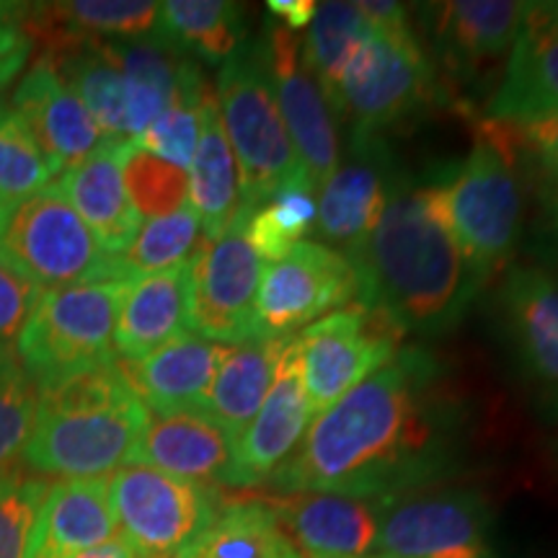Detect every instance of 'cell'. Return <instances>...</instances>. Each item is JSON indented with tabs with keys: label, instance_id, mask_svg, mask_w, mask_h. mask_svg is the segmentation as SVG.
<instances>
[{
	"label": "cell",
	"instance_id": "obj_3",
	"mask_svg": "<svg viewBox=\"0 0 558 558\" xmlns=\"http://www.w3.org/2000/svg\"><path fill=\"white\" fill-rule=\"evenodd\" d=\"M37 393V422L21 456L34 476L104 478L135 463L150 411L117 362Z\"/></svg>",
	"mask_w": 558,
	"mask_h": 558
},
{
	"label": "cell",
	"instance_id": "obj_48",
	"mask_svg": "<svg viewBox=\"0 0 558 558\" xmlns=\"http://www.w3.org/2000/svg\"><path fill=\"white\" fill-rule=\"evenodd\" d=\"M26 58H29V50H21L9 54V58H0V94H3V90L9 88V83L24 70Z\"/></svg>",
	"mask_w": 558,
	"mask_h": 558
},
{
	"label": "cell",
	"instance_id": "obj_8",
	"mask_svg": "<svg viewBox=\"0 0 558 558\" xmlns=\"http://www.w3.org/2000/svg\"><path fill=\"white\" fill-rule=\"evenodd\" d=\"M437 94L435 68L414 29L383 32L373 26L347 62L333 88L331 109L352 122V137H383Z\"/></svg>",
	"mask_w": 558,
	"mask_h": 558
},
{
	"label": "cell",
	"instance_id": "obj_22",
	"mask_svg": "<svg viewBox=\"0 0 558 558\" xmlns=\"http://www.w3.org/2000/svg\"><path fill=\"white\" fill-rule=\"evenodd\" d=\"M233 439L205 411L150 414L135 463L202 486L233 488Z\"/></svg>",
	"mask_w": 558,
	"mask_h": 558
},
{
	"label": "cell",
	"instance_id": "obj_18",
	"mask_svg": "<svg viewBox=\"0 0 558 558\" xmlns=\"http://www.w3.org/2000/svg\"><path fill=\"white\" fill-rule=\"evenodd\" d=\"M9 107L16 111L19 120L37 140L54 177H60L68 166L90 156L107 140L90 111L60 78L50 54H41L21 75Z\"/></svg>",
	"mask_w": 558,
	"mask_h": 558
},
{
	"label": "cell",
	"instance_id": "obj_11",
	"mask_svg": "<svg viewBox=\"0 0 558 558\" xmlns=\"http://www.w3.org/2000/svg\"><path fill=\"white\" fill-rule=\"evenodd\" d=\"M362 300L352 259L318 241H300L264 267L254 311V333L288 339L329 313Z\"/></svg>",
	"mask_w": 558,
	"mask_h": 558
},
{
	"label": "cell",
	"instance_id": "obj_16",
	"mask_svg": "<svg viewBox=\"0 0 558 558\" xmlns=\"http://www.w3.org/2000/svg\"><path fill=\"white\" fill-rule=\"evenodd\" d=\"M396 171L383 137H352V150L333 169L316 202L318 243L354 259L378 222Z\"/></svg>",
	"mask_w": 558,
	"mask_h": 558
},
{
	"label": "cell",
	"instance_id": "obj_45",
	"mask_svg": "<svg viewBox=\"0 0 558 558\" xmlns=\"http://www.w3.org/2000/svg\"><path fill=\"white\" fill-rule=\"evenodd\" d=\"M316 0H269L267 13L277 19L284 29L298 32L308 29L313 16H316Z\"/></svg>",
	"mask_w": 558,
	"mask_h": 558
},
{
	"label": "cell",
	"instance_id": "obj_46",
	"mask_svg": "<svg viewBox=\"0 0 558 558\" xmlns=\"http://www.w3.org/2000/svg\"><path fill=\"white\" fill-rule=\"evenodd\" d=\"M538 199L550 226L558 230V169H543L538 166Z\"/></svg>",
	"mask_w": 558,
	"mask_h": 558
},
{
	"label": "cell",
	"instance_id": "obj_12",
	"mask_svg": "<svg viewBox=\"0 0 558 558\" xmlns=\"http://www.w3.org/2000/svg\"><path fill=\"white\" fill-rule=\"evenodd\" d=\"M248 215L241 207L218 239L199 241L190 259V329L220 344L254 333L264 259L248 241Z\"/></svg>",
	"mask_w": 558,
	"mask_h": 558
},
{
	"label": "cell",
	"instance_id": "obj_33",
	"mask_svg": "<svg viewBox=\"0 0 558 558\" xmlns=\"http://www.w3.org/2000/svg\"><path fill=\"white\" fill-rule=\"evenodd\" d=\"M158 32L190 58L222 65L248 39L246 9L226 0H169L160 3Z\"/></svg>",
	"mask_w": 558,
	"mask_h": 558
},
{
	"label": "cell",
	"instance_id": "obj_23",
	"mask_svg": "<svg viewBox=\"0 0 558 558\" xmlns=\"http://www.w3.org/2000/svg\"><path fill=\"white\" fill-rule=\"evenodd\" d=\"M128 143L130 140H104L90 156L68 166L54 181L109 256H120L140 230V215L122 177Z\"/></svg>",
	"mask_w": 558,
	"mask_h": 558
},
{
	"label": "cell",
	"instance_id": "obj_20",
	"mask_svg": "<svg viewBox=\"0 0 558 558\" xmlns=\"http://www.w3.org/2000/svg\"><path fill=\"white\" fill-rule=\"evenodd\" d=\"M120 68L130 140H137L181 96L207 86L199 62L156 32L130 41H104Z\"/></svg>",
	"mask_w": 558,
	"mask_h": 558
},
{
	"label": "cell",
	"instance_id": "obj_4",
	"mask_svg": "<svg viewBox=\"0 0 558 558\" xmlns=\"http://www.w3.org/2000/svg\"><path fill=\"white\" fill-rule=\"evenodd\" d=\"M215 99L241 173V207L254 213L271 194L305 177L271 86L264 39H246L220 65Z\"/></svg>",
	"mask_w": 558,
	"mask_h": 558
},
{
	"label": "cell",
	"instance_id": "obj_37",
	"mask_svg": "<svg viewBox=\"0 0 558 558\" xmlns=\"http://www.w3.org/2000/svg\"><path fill=\"white\" fill-rule=\"evenodd\" d=\"M122 177L140 220L163 218L190 205V173L143 150L132 140L124 148Z\"/></svg>",
	"mask_w": 558,
	"mask_h": 558
},
{
	"label": "cell",
	"instance_id": "obj_40",
	"mask_svg": "<svg viewBox=\"0 0 558 558\" xmlns=\"http://www.w3.org/2000/svg\"><path fill=\"white\" fill-rule=\"evenodd\" d=\"M50 481L29 471L0 473V558H29V543Z\"/></svg>",
	"mask_w": 558,
	"mask_h": 558
},
{
	"label": "cell",
	"instance_id": "obj_28",
	"mask_svg": "<svg viewBox=\"0 0 558 558\" xmlns=\"http://www.w3.org/2000/svg\"><path fill=\"white\" fill-rule=\"evenodd\" d=\"M160 3L148 0H70L34 3L26 13L29 34H41L50 50L86 41H130L158 32Z\"/></svg>",
	"mask_w": 558,
	"mask_h": 558
},
{
	"label": "cell",
	"instance_id": "obj_44",
	"mask_svg": "<svg viewBox=\"0 0 558 558\" xmlns=\"http://www.w3.org/2000/svg\"><path fill=\"white\" fill-rule=\"evenodd\" d=\"M26 13H29V5L24 3H0V58H9V54L21 50H32Z\"/></svg>",
	"mask_w": 558,
	"mask_h": 558
},
{
	"label": "cell",
	"instance_id": "obj_25",
	"mask_svg": "<svg viewBox=\"0 0 558 558\" xmlns=\"http://www.w3.org/2000/svg\"><path fill=\"white\" fill-rule=\"evenodd\" d=\"M120 538L109 478H60L47 492L29 543V558H73Z\"/></svg>",
	"mask_w": 558,
	"mask_h": 558
},
{
	"label": "cell",
	"instance_id": "obj_2",
	"mask_svg": "<svg viewBox=\"0 0 558 558\" xmlns=\"http://www.w3.org/2000/svg\"><path fill=\"white\" fill-rule=\"evenodd\" d=\"M352 262L362 303L418 337L456 329L484 284L445 222L429 181L393 179L380 218Z\"/></svg>",
	"mask_w": 558,
	"mask_h": 558
},
{
	"label": "cell",
	"instance_id": "obj_24",
	"mask_svg": "<svg viewBox=\"0 0 558 558\" xmlns=\"http://www.w3.org/2000/svg\"><path fill=\"white\" fill-rule=\"evenodd\" d=\"M429 9L437 54L456 75H473L512 52L527 3L452 0Z\"/></svg>",
	"mask_w": 558,
	"mask_h": 558
},
{
	"label": "cell",
	"instance_id": "obj_38",
	"mask_svg": "<svg viewBox=\"0 0 558 558\" xmlns=\"http://www.w3.org/2000/svg\"><path fill=\"white\" fill-rule=\"evenodd\" d=\"M52 177L54 173L37 140L9 107V101H0V205L45 190Z\"/></svg>",
	"mask_w": 558,
	"mask_h": 558
},
{
	"label": "cell",
	"instance_id": "obj_35",
	"mask_svg": "<svg viewBox=\"0 0 558 558\" xmlns=\"http://www.w3.org/2000/svg\"><path fill=\"white\" fill-rule=\"evenodd\" d=\"M202 241V222L186 205L177 213L140 222L137 235L120 256H114L117 271L128 279L148 277L156 271L181 267L192 259Z\"/></svg>",
	"mask_w": 558,
	"mask_h": 558
},
{
	"label": "cell",
	"instance_id": "obj_21",
	"mask_svg": "<svg viewBox=\"0 0 558 558\" xmlns=\"http://www.w3.org/2000/svg\"><path fill=\"white\" fill-rule=\"evenodd\" d=\"M230 347L233 344H220L186 331L148 357L135 362L117 360V365L150 414L202 411Z\"/></svg>",
	"mask_w": 558,
	"mask_h": 558
},
{
	"label": "cell",
	"instance_id": "obj_5",
	"mask_svg": "<svg viewBox=\"0 0 558 558\" xmlns=\"http://www.w3.org/2000/svg\"><path fill=\"white\" fill-rule=\"evenodd\" d=\"M130 282L107 277L41 290L13 344L37 390L114 365V326Z\"/></svg>",
	"mask_w": 558,
	"mask_h": 558
},
{
	"label": "cell",
	"instance_id": "obj_36",
	"mask_svg": "<svg viewBox=\"0 0 558 558\" xmlns=\"http://www.w3.org/2000/svg\"><path fill=\"white\" fill-rule=\"evenodd\" d=\"M316 190L305 177L292 179L271 194L267 205L248 215V241L264 262L282 259L300 239L316 228Z\"/></svg>",
	"mask_w": 558,
	"mask_h": 558
},
{
	"label": "cell",
	"instance_id": "obj_1",
	"mask_svg": "<svg viewBox=\"0 0 558 558\" xmlns=\"http://www.w3.org/2000/svg\"><path fill=\"white\" fill-rule=\"evenodd\" d=\"M458 437L460 401L439 360L427 347H403L313 418L295 456L264 488L399 499L450 471Z\"/></svg>",
	"mask_w": 558,
	"mask_h": 558
},
{
	"label": "cell",
	"instance_id": "obj_13",
	"mask_svg": "<svg viewBox=\"0 0 558 558\" xmlns=\"http://www.w3.org/2000/svg\"><path fill=\"white\" fill-rule=\"evenodd\" d=\"M380 554L396 558H494L488 509L476 492H411L383 507Z\"/></svg>",
	"mask_w": 558,
	"mask_h": 558
},
{
	"label": "cell",
	"instance_id": "obj_6",
	"mask_svg": "<svg viewBox=\"0 0 558 558\" xmlns=\"http://www.w3.org/2000/svg\"><path fill=\"white\" fill-rule=\"evenodd\" d=\"M442 218L481 279L514 254L522 228V186L512 153L481 135L469 156L429 179Z\"/></svg>",
	"mask_w": 558,
	"mask_h": 558
},
{
	"label": "cell",
	"instance_id": "obj_49",
	"mask_svg": "<svg viewBox=\"0 0 558 558\" xmlns=\"http://www.w3.org/2000/svg\"><path fill=\"white\" fill-rule=\"evenodd\" d=\"M362 558H396V556H386V554H378V556H362Z\"/></svg>",
	"mask_w": 558,
	"mask_h": 558
},
{
	"label": "cell",
	"instance_id": "obj_29",
	"mask_svg": "<svg viewBox=\"0 0 558 558\" xmlns=\"http://www.w3.org/2000/svg\"><path fill=\"white\" fill-rule=\"evenodd\" d=\"M288 339H267L251 333V337L228 349L202 411L233 442H239V437L259 414L271 380H275L279 354H282Z\"/></svg>",
	"mask_w": 558,
	"mask_h": 558
},
{
	"label": "cell",
	"instance_id": "obj_14",
	"mask_svg": "<svg viewBox=\"0 0 558 558\" xmlns=\"http://www.w3.org/2000/svg\"><path fill=\"white\" fill-rule=\"evenodd\" d=\"M262 39L279 114L290 132L300 169L313 190H320L341 160L333 109L316 75L305 65L303 37L298 32L267 21Z\"/></svg>",
	"mask_w": 558,
	"mask_h": 558
},
{
	"label": "cell",
	"instance_id": "obj_26",
	"mask_svg": "<svg viewBox=\"0 0 558 558\" xmlns=\"http://www.w3.org/2000/svg\"><path fill=\"white\" fill-rule=\"evenodd\" d=\"M190 329V262L132 279L114 326V354L122 362L148 357Z\"/></svg>",
	"mask_w": 558,
	"mask_h": 558
},
{
	"label": "cell",
	"instance_id": "obj_9",
	"mask_svg": "<svg viewBox=\"0 0 558 558\" xmlns=\"http://www.w3.org/2000/svg\"><path fill=\"white\" fill-rule=\"evenodd\" d=\"M109 497L120 538L135 558H190L226 505L220 488L140 463L109 478Z\"/></svg>",
	"mask_w": 558,
	"mask_h": 558
},
{
	"label": "cell",
	"instance_id": "obj_31",
	"mask_svg": "<svg viewBox=\"0 0 558 558\" xmlns=\"http://www.w3.org/2000/svg\"><path fill=\"white\" fill-rule=\"evenodd\" d=\"M190 558H305L267 497L226 501Z\"/></svg>",
	"mask_w": 558,
	"mask_h": 558
},
{
	"label": "cell",
	"instance_id": "obj_27",
	"mask_svg": "<svg viewBox=\"0 0 558 558\" xmlns=\"http://www.w3.org/2000/svg\"><path fill=\"white\" fill-rule=\"evenodd\" d=\"M499 298L522 362L541 383L558 390V277L541 267H514Z\"/></svg>",
	"mask_w": 558,
	"mask_h": 558
},
{
	"label": "cell",
	"instance_id": "obj_15",
	"mask_svg": "<svg viewBox=\"0 0 558 558\" xmlns=\"http://www.w3.org/2000/svg\"><path fill=\"white\" fill-rule=\"evenodd\" d=\"M313 418L316 411L305 390L298 337H290L259 414L233 448V488L267 486L303 445Z\"/></svg>",
	"mask_w": 558,
	"mask_h": 558
},
{
	"label": "cell",
	"instance_id": "obj_10",
	"mask_svg": "<svg viewBox=\"0 0 558 558\" xmlns=\"http://www.w3.org/2000/svg\"><path fill=\"white\" fill-rule=\"evenodd\" d=\"M401 339L399 326L362 300L305 326L298 333V352L316 416L388 365Z\"/></svg>",
	"mask_w": 558,
	"mask_h": 558
},
{
	"label": "cell",
	"instance_id": "obj_32",
	"mask_svg": "<svg viewBox=\"0 0 558 558\" xmlns=\"http://www.w3.org/2000/svg\"><path fill=\"white\" fill-rule=\"evenodd\" d=\"M45 54H50L60 78L90 111L101 135L107 140H130L124 81L117 62L107 52V45L86 41V45L47 50Z\"/></svg>",
	"mask_w": 558,
	"mask_h": 558
},
{
	"label": "cell",
	"instance_id": "obj_34",
	"mask_svg": "<svg viewBox=\"0 0 558 558\" xmlns=\"http://www.w3.org/2000/svg\"><path fill=\"white\" fill-rule=\"evenodd\" d=\"M369 29H373V24L362 13L360 3L326 0V3L316 5V16H313L303 37V58L324 88L329 104L347 62L360 50Z\"/></svg>",
	"mask_w": 558,
	"mask_h": 558
},
{
	"label": "cell",
	"instance_id": "obj_30",
	"mask_svg": "<svg viewBox=\"0 0 558 558\" xmlns=\"http://www.w3.org/2000/svg\"><path fill=\"white\" fill-rule=\"evenodd\" d=\"M190 207L202 222V239H218L241 209V173L222 130L215 90L202 107V132L190 163Z\"/></svg>",
	"mask_w": 558,
	"mask_h": 558
},
{
	"label": "cell",
	"instance_id": "obj_39",
	"mask_svg": "<svg viewBox=\"0 0 558 558\" xmlns=\"http://www.w3.org/2000/svg\"><path fill=\"white\" fill-rule=\"evenodd\" d=\"M37 386H34L16 349L0 344V473L13 469L24 456L37 422Z\"/></svg>",
	"mask_w": 558,
	"mask_h": 558
},
{
	"label": "cell",
	"instance_id": "obj_41",
	"mask_svg": "<svg viewBox=\"0 0 558 558\" xmlns=\"http://www.w3.org/2000/svg\"><path fill=\"white\" fill-rule=\"evenodd\" d=\"M209 94H213L209 83L184 94L132 143H137L140 148L153 153V156L179 166V169L190 171L202 132V107H205Z\"/></svg>",
	"mask_w": 558,
	"mask_h": 558
},
{
	"label": "cell",
	"instance_id": "obj_7",
	"mask_svg": "<svg viewBox=\"0 0 558 558\" xmlns=\"http://www.w3.org/2000/svg\"><path fill=\"white\" fill-rule=\"evenodd\" d=\"M0 259L41 290L122 277L54 184L0 205Z\"/></svg>",
	"mask_w": 558,
	"mask_h": 558
},
{
	"label": "cell",
	"instance_id": "obj_19",
	"mask_svg": "<svg viewBox=\"0 0 558 558\" xmlns=\"http://www.w3.org/2000/svg\"><path fill=\"white\" fill-rule=\"evenodd\" d=\"M267 499L305 558H362L378 548L383 499L318 492Z\"/></svg>",
	"mask_w": 558,
	"mask_h": 558
},
{
	"label": "cell",
	"instance_id": "obj_17",
	"mask_svg": "<svg viewBox=\"0 0 558 558\" xmlns=\"http://www.w3.org/2000/svg\"><path fill=\"white\" fill-rule=\"evenodd\" d=\"M558 114V0L527 3L499 88L486 104L488 124H525Z\"/></svg>",
	"mask_w": 558,
	"mask_h": 558
},
{
	"label": "cell",
	"instance_id": "obj_42",
	"mask_svg": "<svg viewBox=\"0 0 558 558\" xmlns=\"http://www.w3.org/2000/svg\"><path fill=\"white\" fill-rule=\"evenodd\" d=\"M486 135L512 150H525L543 169H558V114L525 124H488Z\"/></svg>",
	"mask_w": 558,
	"mask_h": 558
},
{
	"label": "cell",
	"instance_id": "obj_47",
	"mask_svg": "<svg viewBox=\"0 0 558 558\" xmlns=\"http://www.w3.org/2000/svg\"><path fill=\"white\" fill-rule=\"evenodd\" d=\"M73 558H135V554H132V548L122 538H114V541L104 543V546L83 550V554L73 556Z\"/></svg>",
	"mask_w": 558,
	"mask_h": 558
},
{
	"label": "cell",
	"instance_id": "obj_43",
	"mask_svg": "<svg viewBox=\"0 0 558 558\" xmlns=\"http://www.w3.org/2000/svg\"><path fill=\"white\" fill-rule=\"evenodd\" d=\"M39 295L41 288L19 275L9 262L0 259V344H16Z\"/></svg>",
	"mask_w": 558,
	"mask_h": 558
}]
</instances>
